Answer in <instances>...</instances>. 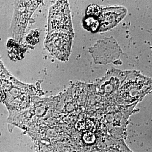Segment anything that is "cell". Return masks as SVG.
<instances>
[{
  "label": "cell",
  "instance_id": "1",
  "mask_svg": "<svg viewBox=\"0 0 152 152\" xmlns=\"http://www.w3.org/2000/svg\"><path fill=\"white\" fill-rule=\"evenodd\" d=\"M126 13V9L124 7H113L102 9L99 18L100 23L99 31H105L115 27L124 18Z\"/></svg>",
  "mask_w": 152,
  "mask_h": 152
},
{
  "label": "cell",
  "instance_id": "2",
  "mask_svg": "<svg viewBox=\"0 0 152 152\" xmlns=\"http://www.w3.org/2000/svg\"><path fill=\"white\" fill-rule=\"evenodd\" d=\"M85 24L87 29L93 32L99 31L100 23L99 19L93 17L89 16L85 20Z\"/></svg>",
  "mask_w": 152,
  "mask_h": 152
},
{
  "label": "cell",
  "instance_id": "3",
  "mask_svg": "<svg viewBox=\"0 0 152 152\" xmlns=\"http://www.w3.org/2000/svg\"><path fill=\"white\" fill-rule=\"evenodd\" d=\"M102 8L97 5L92 4L89 6L87 9V15L99 19L102 13Z\"/></svg>",
  "mask_w": 152,
  "mask_h": 152
}]
</instances>
